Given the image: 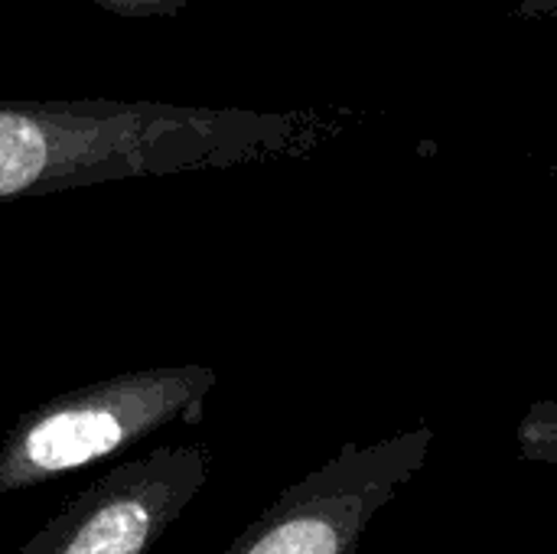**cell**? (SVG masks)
<instances>
[{"mask_svg": "<svg viewBox=\"0 0 557 554\" xmlns=\"http://www.w3.org/2000/svg\"><path fill=\"white\" fill-rule=\"evenodd\" d=\"M206 444L157 447L72 496L16 554H147L209 487Z\"/></svg>", "mask_w": 557, "mask_h": 554, "instance_id": "obj_4", "label": "cell"}, {"mask_svg": "<svg viewBox=\"0 0 557 554\" xmlns=\"http://www.w3.org/2000/svg\"><path fill=\"white\" fill-rule=\"evenodd\" d=\"M431 447V424L346 444L287 487L225 554H356L379 513L424 470Z\"/></svg>", "mask_w": 557, "mask_h": 554, "instance_id": "obj_3", "label": "cell"}, {"mask_svg": "<svg viewBox=\"0 0 557 554\" xmlns=\"http://www.w3.org/2000/svg\"><path fill=\"white\" fill-rule=\"evenodd\" d=\"M336 118L144 98L0 101V206L144 176L209 173L317 150Z\"/></svg>", "mask_w": 557, "mask_h": 554, "instance_id": "obj_1", "label": "cell"}, {"mask_svg": "<svg viewBox=\"0 0 557 554\" xmlns=\"http://www.w3.org/2000/svg\"><path fill=\"white\" fill-rule=\"evenodd\" d=\"M91 3L121 20H170L189 7V0H91Z\"/></svg>", "mask_w": 557, "mask_h": 554, "instance_id": "obj_6", "label": "cell"}, {"mask_svg": "<svg viewBox=\"0 0 557 554\" xmlns=\"http://www.w3.org/2000/svg\"><path fill=\"white\" fill-rule=\"evenodd\" d=\"M215 369L150 366L26 408L0 441V496L111 460L170 424H202Z\"/></svg>", "mask_w": 557, "mask_h": 554, "instance_id": "obj_2", "label": "cell"}, {"mask_svg": "<svg viewBox=\"0 0 557 554\" xmlns=\"http://www.w3.org/2000/svg\"><path fill=\"white\" fill-rule=\"evenodd\" d=\"M499 3L522 20H557V0H499Z\"/></svg>", "mask_w": 557, "mask_h": 554, "instance_id": "obj_7", "label": "cell"}, {"mask_svg": "<svg viewBox=\"0 0 557 554\" xmlns=\"http://www.w3.org/2000/svg\"><path fill=\"white\" fill-rule=\"evenodd\" d=\"M519 454L525 460L557 464V405L555 402H535L529 415L522 418L519 431Z\"/></svg>", "mask_w": 557, "mask_h": 554, "instance_id": "obj_5", "label": "cell"}]
</instances>
